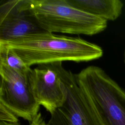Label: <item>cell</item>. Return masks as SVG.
Listing matches in <instances>:
<instances>
[{
    "label": "cell",
    "mask_w": 125,
    "mask_h": 125,
    "mask_svg": "<svg viewBox=\"0 0 125 125\" xmlns=\"http://www.w3.org/2000/svg\"><path fill=\"white\" fill-rule=\"evenodd\" d=\"M0 45L14 51L29 67L63 61L89 62L100 58L104 53L101 46L79 37L58 35L48 32L0 42Z\"/></svg>",
    "instance_id": "obj_1"
},
{
    "label": "cell",
    "mask_w": 125,
    "mask_h": 125,
    "mask_svg": "<svg viewBox=\"0 0 125 125\" xmlns=\"http://www.w3.org/2000/svg\"><path fill=\"white\" fill-rule=\"evenodd\" d=\"M75 77L93 104L101 125H125V90L104 69L89 65Z\"/></svg>",
    "instance_id": "obj_2"
},
{
    "label": "cell",
    "mask_w": 125,
    "mask_h": 125,
    "mask_svg": "<svg viewBox=\"0 0 125 125\" xmlns=\"http://www.w3.org/2000/svg\"><path fill=\"white\" fill-rule=\"evenodd\" d=\"M40 26L49 33L92 36L104 31L107 21L70 5L67 0H30Z\"/></svg>",
    "instance_id": "obj_3"
},
{
    "label": "cell",
    "mask_w": 125,
    "mask_h": 125,
    "mask_svg": "<svg viewBox=\"0 0 125 125\" xmlns=\"http://www.w3.org/2000/svg\"><path fill=\"white\" fill-rule=\"evenodd\" d=\"M31 69L20 72L0 64V103L30 123L39 113L40 106L32 89Z\"/></svg>",
    "instance_id": "obj_4"
},
{
    "label": "cell",
    "mask_w": 125,
    "mask_h": 125,
    "mask_svg": "<svg viewBox=\"0 0 125 125\" xmlns=\"http://www.w3.org/2000/svg\"><path fill=\"white\" fill-rule=\"evenodd\" d=\"M61 83L65 101L51 114L47 125H101L93 104L78 85L74 74L64 69Z\"/></svg>",
    "instance_id": "obj_5"
},
{
    "label": "cell",
    "mask_w": 125,
    "mask_h": 125,
    "mask_svg": "<svg viewBox=\"0 0 125 125\" xmlns=\"http://www.w3.org/2000/svg\"><path fill=\"white\" fill-rule=\"evenodd\" d=\"M45 32L31 11L30 0H8L0 4V42Z\"/></svg>",
    "instance_id": "obj_6"
},
{
    "label": "cell",
    "mask_w": 125,
    "mask_h": 125,
    "mask_svg": "<svg viewBox=\"0 0 125 125\" xmlns=\"http://www.w3.org/2000/svg\"><path fill=\"white\" fill-rule=\"evenodd\" d=\"M64 69L62 62H57L38 65L30 71L31 84L35 98L50 114L65 101V93L61 83Z\"/></svg>",
    "instance_id": "obj_7"
},
{
    "label": "cell",
    "mask_w": 125,
    "mask_h": 125,
    "mask_svg": "<svg viewBox=\"0 0 125 125\" xmlns=\"http://www.w3.org/2000/svg\"><path fill=\"white\" fill-rule=\"evenodd\" d=\"M73 6L107 21H115L122 14L124 4L120 0H67Z\"/></svg>",
    "instance_id": "obj_8"
},
{
    "label": "cell",
    "mask_w": 125,
    "mask_h": 125,
    "mask_svg": "<svg viewBox=\"0 0 125 125\" xmlns=\"http://www.w3.org/2000/svg\"><path fill=\"white\" fill-rule=\"evenodd\" d=\"M0 64L20 72H26L31 68L12 50L0 45Z\"/></svg>",
    "instance_id": "obj_9"
},
{
    "label": "cell",
    "mask_w": 125,
    "mask_h": 125,
    "mask_svg": "<svg viewBox=\"0 0 125 125\" xmlns=\"http://www.w3.org/2000/svg\"><path fill=\"white\" fill-rule=\"evenodd\" d=\"M0 121L5 122H18V117L12 111L0 103Z\"/></svg>",
    "instance_id": "obj_10"
},
{
    "label": "cell",
    "mask_w": 125,
    "mask_h": 125,
    "mask_svg": "<svg viewBox=\"0 0 125 125\" xmlns=\"http://www.w3.org/2000/svg\"><path fill=\"white\" fill-rule=\"evenodd\" d=\"M29 125H47V124H46L41 113L39 112L30 123Z\"/></svg>",
    "instance_id": "obj_11"
},
{
    "label": "cell",
    "mask_w": 125,
    "mask_h": 125,
    "mask_svg": "<svg viewBox=\"0 0 125 125\" xmlns=\"http://www.w3.org/2000/svg\"><path fill=\"white\" fill-rule=\"evenodd\" d=\"M0 125H21L19 122L15 123H10V122H5L3 121H0Z\"/></svg>",
    "instance_id": "obj_12"
},
{
    "label": "cell",
    "mask_w": 125,
    "mask_h": 125,
    "mask_svg": "<svg viewBox=\"0 0 125 125\" xmlns=\"http://www.w3.org/2000/svg\"><path fill=\"white\" fill-rule=\"evenodd\" d=\"M123 59H124V62L125 64V48L124 50V55H123Z\"/></svg>",
    "instance_id": "obj_13"
}]
</instances>
